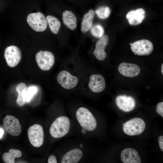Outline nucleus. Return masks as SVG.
<instances>
[{"instance_id": "423d86ee", "label": "nucleus", "mask_w": 163, "mask_h": 163, "mask_svg": "<svg viewBox=\"0 0 163 163\" xmlns=\"http://www.w3.org/2000/svg\"><path fill=\"white\" fill-rule=\"evenodd\" d=\"M27 22L30 27L37 32L45 31L47 27V22L44 15L40 12L29 14Z\"/></svg>"}, {"instance_id": "cd10ccee", "label": "nucleus", "mask_w": 163, "mask_h": 163, "mask_svg": "<svg viewBox=\"0 0 163 163\" xmlns=\"http://www.w3.org/2000/svg\"><path fill=\"white\" fill-rule=\"evenodd\" d=\"M48 163H57V159L56 157L53 155H50L48 160Z\"/></svg>"}, {"instance_id": "39448f33", "label": "nucleus", "mask_w": 163, "mask_h": 163, "mask_svg": "<svg viewBox=\"0 0 163 163\" xmlns=\"http://www.w3.org/2000/svg\"><path fill=\"white\" fill-rule=\"evenodd\" d=\"M123 130L126 134L129 136L138 135L144 130L145 124L142 119L136 117L126 121L123 124Z\"/></svg>"}, {"instance_id": "6e6552de", "label": "nucleus", "mask_w": 163, "mask_h": 163, "mask_svg": "<svg viewBox=\"0 0 163 163\" xmlns=\"http://www.w3.org/2000/svg\"><path fill=\"white\" fill-rule=\"evenodd\" d=\"M27 135L30 143L34 147H39L43 145L44 133L41 125L36 124L30 126L27 130Z\"/></svg>"}, {"instance_id": "c85d7f7f", "label": "nucleus", "mask_w": 163, "mask_h": 163, "mask_svg": "<svg viewBox=\"0 0 163 163\" xmlns=\"http://www.w3.org/2000/svg\"><path fill=\"white\" fill-rule=\"evenodd\" d=\"M4 133V131L3 129L0 128V139L2 138Z\"/></svg>"}, {"instance_id": "a211bd4d", "label": "nucleus", "mask_w": 163, "mask_h": 163, "mask_svg": "<svg viewBox=\"0 0 163 163\" xmlns=\"http://www.w3.org/2000/svg\"><path fill=\"white\" fill-rule=\"evenodd\" d=\"M62 19L64 24L69 29L71 30L76 29L77 25V18L72 12L68 10L63 11Z\"/></svg>"}, {"instance_id": "c756f323", "label": "nucleus", "mask_w": 163, "mask_h": 163, "mask_svg": "<svg viewBox=\"0 0 163 163\" xmlns=\"http://www.w3.org/2000/svg\"><path fill=\"white\" fill-rule=\"evenodd\" d=\"M161 72L162 75H163V64L162 63L161 69Z\"/></svg>"}, {"instance_id": "1a4fd4ad", "label": "nucleus", "mask_w": 163, "mask_h": 163, "mask_svg": "<svg viewBox=\"0 0 163 163\" xmlns=\"http://www.w3.org/2000/svg\"><path fill=\"white\" fill-rule=\"evenodd\" d=\"M130 48L135 55L139 56H148L153 50L152 43L149 40L143 39L130 43Z\"/></svg>"}, {"instance_id": "6ab92c4d", "label": "nucleus", "mask_w": 163, "mask_h": 163, "mask_svg": "<svg viewBox=\"0 0 163 163\" xmlns=\"http://www.w3.org/2000/svg\"><path fill=\"white\" fill-rule=\"evenodd\" d=\"M95 13L91 9L84 15L81 24V30L83 33H85L92 27Z\"/></svg>"}, {"instance_id": "5701e85b", "label": "nucleus", "mask_w": 163, "mask_h": 163, "mask_svg": "<svg viewBox=\"0 0 163 163\" xmlns=\"http://www.w3.org/2000/svg\"><path fill=\"white\" fill-rule=\"evenodd\" d=\"M111 12L110 8L107 6H102L95 11V13L100 18L104 19L109 17Z\"/></svg>"}, {"instance_id": "dca6fc26", "label": "nucleus", "mask_w": 163, "mask_h": 163, "mask_svg": "<svg viewBox=\"0 0 163 163\" xmlns=\"http://www.w3.org/2000/svg\"><path fill=\"white\" fill-rule=\"evenodd\" d=\"M121 161L123 163H141L138 152L135 149L127 148L123 149L120 155Z\"/></svg>"}, {"instance_id": "2eb2a0df", "label": "nucleus", "mask_w": 163, "mask_h": 163, "mask_svg": "<svg viewBox=\"0 0 163 163\" xmlns=\"http://www.w3.org/2000/svg\"><path fill=\"white\" fill-rule=\"evenodd\" d=\"M83 155L82 151L80 149L75 148L67 151L62 156V163H76L82 158Z\"/></svg>"}, {"instance_id": "f257e3e1", "label": "nucleus", "mask_w": 163, "mask_h": 163, "mask_svg": "<svg viewBox=\"0 0 163 163\" xmlns=\"http://www.w3.org/2000/svg\"><path fill=\"white\" fill-rule=\"evenodd\" d=\"M89 66L85 64L71 62L63 64L58 73L56 81L64 92L82 91Z\"/></svg>"}, {"instance_id": "bb28decb", "label": "nucleus", "mask_w": 163, "mask_h": 163, "mask_svg": "<svg viewBox=\"0 0 163 163\" xmlns=\"http://www.w3.org/2000/svg\"><path fill=\"white\" fill-rule=\"evenodd\" d=\"M159 148L163 152V136H159L158 138Z\"/></svg>"}, {"instance_id": "f3484780", "label": "nucleus", "mask_w": 163, "mask_h": 163, "mask_svg": "<svg viewBox=\"0 0 163 163\" xmlns=\"http://www.w3.org/2000/svg\"><path fill=\"white\" fill-rule=\"evenodd\" d=\"M126 17L129 24L131 25H136L141 24L145 17V11L142 8L130 11Z\"/></svg>"}, {"instance_id": "4be33fe9", "label": "nucleus", "mask_w": 163, "mask_h": 163, "mask_svg": "<svg viewBox=\"0 0 163 163\" xmlns=\"http://www.w3.org/2000/svg\"><path fill=\"white\" fill-rule=\"evenodd\" d=\"M46 18L52 32L55 34H58L61 25L59 21L55 17L52 15L47 16Z\"/></svg>"}, {"instance_id": "7ed1b4c3", "label": "nucleus", "mask_w": 163, "mask_h": 163, "mask_svg": "<svg viewBox=\"0 0 163 163\" xmlns=\"http://www.w3.org/2000/svg\"><path fill=\"white\" fill-rule=\"evenodd\" d=\"M75 115L80 126L88 132L94 130L97 126L94 117L87 107L84 106L78 107L76 110Z\"/></svg>"}, {"instance_id": "ddd939ff", "label": "nucleus", "mask_w": 163, "mask_h": 163, "mask_svg": "<svg viewBox=\"0 0 163 163\" xmlns=\"http://www.w3.org/2000/svg\"><path fill=\"white\" fill-rule=\"evenodd\" d=\"M118 69L121 75L130 78L137 76L140 72V67L138 65L124 62L119 65Z\"/></svg>"}, {"instance_id": "9b49d317", "label": "nucleus", "mask_w": 163, "mask_h": 163, "mask_svg": "<svg viewBox=\"0 0 163 163\" xmlns=\"http://www.w3.org/2000/svg\"><path fill=\"white\" fill-rule=\"evenodd\" d=\"M4 126L10 135L18 136L21 134L22 128L18 119L12 115H7L3 120Z\"/></svg>"}, {"instance_id": "f8f14e48", "label": "nucleus", "mask_w": 163, "mask_h": 163, "mask_svg": "<svg viewBox=\"0 0 163 163\" xmlns=\"http://www.w3.org/2000/svg\"><path fill=\"white\" fill-rule=\"evenodd\" d=\"M117 106L120 110L125 112L133 110L136 105L135 101L131 96L125 95H120L116 98Z\"/></svg>"}, {"instance_id": "0eeeda50", "label": "nucleus", "mask_w": 163, "mask_h": 163, "mask_svg": "<svg viewBox=\"0 0 163 163\" xmlns=\"http://www.w3.org/2000/svg\"><path fill=\"white\" fill-rule=\"evenodd\" d=\"M35 59L38 67L43 71L50 70L55 62L53 54L48 51H39L36 54Z\"/></svg>"}, {"instance_id": "20e7f679", "label": "nucleus", "mask_w": 163, "mask_h": 163, "mask_svg": "<svg viewBox=\"0 0 163 163\" xmlns=\"http://www.w3.org/2000/svg\"><path fill=\"white\" fill-rule=\"evenodd\" d=\"M71 126L70 120L68 117L59 116L51 124L49 129L50 134L54 138L62 137L69 132Z\"/></svg>"}, {"instance_id": "b1692460", "label": "nucleus", "mask_w": 163, "mask_h": 163, "mask_svg": "<svg viewBox=\"0 0 163 163\" xmlns=\"http://www.w3.org/2000/svg\"><path fill=\"white\" fill-rule=\"evenodd\" d=\"M91 30L92 35L94 37L100 38L104 34V30L102 26L99 24L94 25Z\"/></svg>"}, {"instance_id": "4468645a", "label": "nucleus", "mask_w": 163, "mask_h": 163, "mask_svg": "<svg viewBox=\"0 0 163 163\" xmlns=\"http://www.w3.org/2000/svg\"><path fill=\"white\" fill-rule=\"evenodd\" d=\"M108 41V36L104 35L101 37L96 43L93 53L96 58L99 61L104 60L106 58L107 53L105 49Z\"/></svg>"}, {"instance_id": "412c9836", "label": "nucleus", "mask_w": 163, "mask_h": 163, "mask_svg": "<svg viewBox=\"0 0 163 163\" xmlns=\"http://www.w3.org/2000/svg\"><path fill=\"white\" fill-rule=\"evenodd\" d=\"M22 152L20 150L11 149L9 150L8 152H5L3 154L2 159L5 163H14L15 158H20Z\"/></svg>"}, {"instance_id": "9d476101", "label": "nucleus", "mask_w": 163, "mask_h": 163, "mask_svg": "<svg viewBox=\"0 0 163 163\" xmlns=\"http://www.w3.org/2000/svg\"><path fill=\"white\" fill-rule=\"evenodd\" d=\"M4 56L8 66L11 67H14L21 61V52L18 47L11 45L5 49Z\"/></svg>"}, {"instance_id": "a878e982", "label": "nucleus", "mask_w": 163, "mask_h": 163, "mask_svg": "<svg viewBox=\"0 0 163 163\" xmlns=\"http://www.w3.org/2000/svg\"><path fill=\"white\" fill-rule=\"evenodd\" d=\"M157 113L163 117V102L158 103L156 107Z\"/></svg>"}, {"instance_id": "393cba45", "label": "nucleus", "mask_w": 163, "mask_h": 163, "mask_svg": "<svg viewBox=\"0 0 163 163\" xmlns=\"http://www.w3.org/2000/svg\"><path fill=\"white\" fill-rule=\"evenodd\" d=\"M38 91L37 88L35 86H29L27 89L26 92V102H29L33 97L37 94Z\"/></svg>"}, {"instance_id": "aec40b11", "label": "nucleus", "mask_w": 163, "mask_h": 163, "mask_svg": "<svg viewBox=\"0 0 163 163\" xmlns=\"http://www.w3.org/2000/svg\"><path fill=\"white\" fill-rule=\"evenodd\" d=\"M27 89V85L24 83H20L16 87L15 89L18 94L16 102L20 107L23 106L26 102L25 96Z\"/></svg>"}, {"instance_id": "f03ea898", "label": "nucleus", "mask_w": 163, "mask_h": 163, "mask_svg": "<svg viewBox=\"0 0 163 163\" xmlns=\"http://www.w3.org/2000/svg\"><path fill=\"white\" fill-rule=\"evenodd\" d=\"M106 86L105 80L101 74L91 73L89 67L86 74L82 92L99 93L104 90Z\"/></svg>"}]
</instances>
